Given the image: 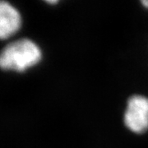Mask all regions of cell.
<instances>
[{
  "instance_id": "4",
  "label": "cell",
  "mask_w": 148,
  "mask_h": 148,
  "mask_svg": "<svg viewBox=\"0 0 148 148\" xmlns=\"http://www.w3.org/2000/svg\"><path fill=\"white\" fill-rule=\"evenodd\" d=\"M142 3H143L144 7H146V8H148V0H145V1H143V2H142Z\"/></svg>"
},
{
  "instance_id": "1",
  "label": "cell",
  "mask_w": 148,
  "mask_h": 148,
  "mask_svg": "<svg viewBox=\"0 0 148 148\" xmlns=\"http://www.w3.org/2000/svg\"><path fill=\"white\" fill-rule=\"evenodd\" d=\"M41 57V50L36 43L29 39H20L1 51L0 68L22 72L38 64Z\"/></svg>"
},
{
  "instance_id": "3",
  "label": "cell",
  "mask_w": 148,
  "mask_h": 148,
  "mask_svg": "<svg viewBox=\"0 0 148 148\" xmlns=\"http://www.w3.org/2000/svg\"><path fill=\"white\" fill-rule=\"evenodd\" d=\"M21 18L19 12L9 3L0 1V39H6L20 28Z\"/></svg>"
},
{
  "instance_id": "2",
  "label": "cell",
  "mask_w": 148,
  "mask_h": 148,
  "mask_svg": "<svg viewBox=\"0 0 148 148\" xmlns=\"http://www.w3.org/2000/svg\"><path fill=\"white\" fill-rule=\"evenodd\" d=\"M123 120L126 127L135 133L148 130V98L140 95H133L127 101Z\"/></svg>"
},
{
  "instance_id": "5",
  "label": "cell",
  "mask_w": 148,
  "mask_h": 148,
  "mask_svg": "<svg viewBox=\"0 0 148 148\" xmlns=\"http://www.w3.org/2000/svg\"><path fill=\"white\" fill-rule=\"evenodd\" d=\"M48 3H50V4H54V3H58V1H52V0H49V1H47Z\"/></svg>"
}]
</instances>
